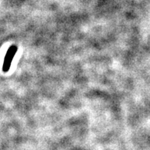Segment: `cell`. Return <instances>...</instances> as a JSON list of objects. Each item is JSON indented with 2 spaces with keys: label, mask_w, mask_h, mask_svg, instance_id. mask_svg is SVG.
Here are the masks:
<instances>
[{
  "label": "cell",
  "mask_w": 150,
  "mask_h": 150,
  "mask_svg": "<svg viewBox=\"0 0 150 150\" xmlns=\"http://www.w3.org/2000/svg\"><path fill=\"white\" fill-rule=\"evenodd\" d=\"M17 51V48L15 46H12L10 47L8 52H7L6 55V58L4 61V64H3V71H8L9 70L10 65H11V62H12L13 57L15 56Z\"/></svg>",
  "instance_id": "cell-1"
}]
</instances>
